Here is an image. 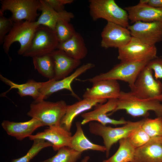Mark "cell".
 <instances>
[{
  "label": "cell",
  "instance_id": "cell-28",
  "mask_svg": "<svg viewBox=\"0 0 162 162\" xmlns=\"http://www.w3.org/2000/svg\"><path fill=\"white\" fill-rule=\"evenodd\" d=\"M57 151L53 156L40 162H76L82 154L68 146L62 147Z\"/></svg>",
  "mask_w": 162,
  "mask_h": 162
},
{
  "label": "cell",
  "instance_id": "cell-12",
  "mask_svg": "<svg viewBox=\"0 0 162 162\" xmlns=\"http://www.w3.org/2000/svg\"><path fill=\"white\" fill-rule=\"evenodd\" d=\"M132 37L151 46L162 41V22L137 21L127 27Z\"/></svg>",
  "mask_w": 162,
  "mask_h": 162
},
{
  "label": "cell",
  "instance_id": "cell-15",
  "mask_svg": "<svg viewBox=\"0 0 162 162\" xmlns=\"http://www.w3.org/2000/svg\"><path fill=\"white\" fill-rule=\"evenodd\" d=\"M72 136L70 131L60 125L50 126L42 131L31 135L28 138L32 140L42 139L47 141L52 144L53 150L56 151L64 147H70Z\"/></svg>",
  "mask_w": 162,
  "mask_h": 162
},
{
  "label": "cell",
  "instance_id": "cell-14",
  "mask_svg": "<svg viewBox=\"0 0 162 162\" xmlns=\"http://www.w3.org/2000/svg\"><path fill=\"white\" fill-rule=\"evenodd\" d=\"M117 99H108L105 103L97 105L92 111L82 113L81 116L82 118L81 122L82 125L94 121L104 125L107 124L117 125L126 124L128 121L123 118L116 120L111 118L108 116V113L110 112V114H112L116 108Z\"/></svg>",
  "mask_w": 162,
  "mask_h": 162
},
{
  "label": "cell",
  "instance_id": "cell-20",
  "mask_svg": "<svg viewBox=\"0 0 162 162\" xmlns=\"http://www.w3.org/2000/svg\"><path fill=\"white\" fill-rule=\"evenodd\" d=\"M134 162H162V136L152 138L136 148Z\"/></svg>",
  "mask_w": 162,
  "mask_h": 162
},
{
  "label": "cell",
  "instance_id": "cell-17",
  "mask_svg": "<svg viewBox=\"0 0 162 162\" xmlns=\"http://www.w3.org/2000/svg\"><path fill=\"white\" fill-rule=\"evenodd\" d=\"M39 10L41 13L36 20L39 26H45L55 32V27L58 22L62 20L70 22L74 17V14L65 10L58 11L52 8L45 0H40Z\"/></svg>",
  "mask_w": 162,
  "mask_h": 162
},
{
  "label": "cell",
  "instance_id": "cell-13",
  "mask_svg": "<svg viewBox=\"0 0 162 162\" xmlns=\"http://www.w3.org/2000/svg\"><path fill=\"white\" fill-rule=\"evenodd\" d=\"M101 46L104 48L122 47L130 40L132 37L127 28L107 22L101 34Z\"/></svg>",
  "mask_w": 162,
  "mask_h": 162
},
{
  "label": "cell",
  "instance_id": "cell-25",
  "mask_svg": "<svg viewBox=\"0 0 162 162\" xmlns=\"http://www.w3.org/2000/svg\"><path fill=\"white\" fill-rule=\"evenodd\" d=\"M82 125L81 122L76 123V130L72 136L70 147L82 153L87 150L106 152V148L104 146L94 143L87 138L84 134Z\"/></svg>",
  "mask_w": 162,
  "mask_h": 162
},
{
  "label": "cell",
  "instance_id": "cell-23",
  "mask_svg": "<svg viewBox=\"0 0 162 162\" xmlns=\"http://www.w3.org/2000/svg\"><path fill=\"white\" fill-rule=\"evenodd\" d=\"M57 49L74 59L80 61L86 57L88 52L83 37L77 32L68 40L59 43Z\"/></svg>",
  "mask_w": 162,
  "mask_h": 162
},
{
  "label": "cell",
  "instance_id": "cell-11",
  "mask_svg": "<svg viewBox=\"0 0 162 162\" xmlns=\"http://www.w3.org/2000/svg\"><path fill=\"white\" fill-rule=\"evenodd\" d=\"M94 67V64L88 63L79 67L73 73L63 79L58 80L52 79L44 82L40 90L39 97L38 100L35 101L44 100L52 94L63 89L69 91L72 95L79 99V97L72 89L71 84L76 78Z\"/></svg>",
  "mask_w": 162,
  "mask_h": 162
},
{
  "label": "cell",
  "instance_id": "cell-3",
  "mask_svg": "<svg viewBox=\"0 0 162 162\" xmlns=\"http://www.w3.org/2000/svg\"><path fill=\"white\" fill-rule=\"evenodd\" d=\"M88 2L89 13L93 20L102 19L127 28L129 25L127 11L114 0H89Z\"/></svg>",
  "mask_w": 162,
  "mask_h": 162
},
{
  "label": "cell",
  "instance_id": "cell-30",
  "mask_svg": "<svg viewBox=\"0 0 162 162\" xmlns=\"http://www.w3.org/2000/svg\"><path fill=\"white\" fill-rule=\"evenodd\" d=\"M141 127L151 138L162 136V117L144 118Z\"/></svg>",
  "mask_w": 162,
  "mask_h": 162
},
{
  "label": "cell",
  "instance_id": "cell-31",
  "mask_svg": "<svg viewBox=\"0 0 162 162\" xmlns=\"http://www.w3.org/2000/svg\"><path fill=\"white\" fill-rule=\"evenodd\" d=\"M55 31L59 43L68 40L76 32L73 26L69 22L64 20H60L57 22Z\"/></svg>",
  "mask_w": 162,
  "mask_h": 162
},
{
  "label": "cell",
  "instance_id": "cell-8",
  "mask_svg": "<svg viewBox=\"0 0 162 162\" xmlns=\"http://www.w3.org/2000/svg\"><path fill=\"white\" fill-rule=\"evenodd\" d=\"M59 42L55 31L40 26L28 49L22 56L33 57L50 54L57 49Z\"/></svg>",
  "mask_w": 162,
  "mask_h": 162
},
{
  "label": "cell",
  "instance_id": "cell-18",
  "mask_svg": "<svg viewBox=\"0 0 162 162\" xmlns=\"http://www.w3.org/2000/svg\"><path fill=\"white\" fill-rule=\"evenodd\" d=\"M1 126L8 135L19 140L29 137L37 129L44 126L40 121L34 118L24 122L4 120Z\"/></svg>",
  "mask_w": 162,
  "mask_h": 162
},
{
  "label": "cell",
  "instance_id": "cell-27",
  "mask_svg": "<svg viewBox=\"0 0 162 162\" xmlns=\"http://www.w3.org/2000/svg\"><path fill=\"white\" fill-rule=\"evenodd\" d=\"M34 69L43 76L52 79L54 75V66L50 53L32 58Z\"/></svg>",
  "mask_w": 162,
  "mask_h": 162
},
{
  "label": "cell",
  "instance_id": "cell-9",
  "mask_svg": "<svg viewBox=\"0 0 162 162\" xmlns=\"http://www.w3.org/2000/svg\"><path fill=\"white\" fill-rule=\"evenodd\" d=\"M130 89V92L138 98L158 100L162 94V83L154 78L152 70L146 65Z\"/></svg>",
  "mask_w": 162,
  "mask_h": 162
},
{
  "label": "cell",
  "instance_id": "cell-32",
  "mask_svg": "<svg viewBox=\"0 0 162 162\" xmlns=\"http://www.w3.org/2000/svg\"><path fill=\"white\" fill-rule=\"evenodd\" d=\"M141 126L133 130L128 137L131 144L136 148L143 146L151 138Z\"/></svg>",
  "mask_w": 162,
  "mask_h": 162
},
{
  "label": "cell",
  "instance_id": "cell-26",
  "mask_svg": "<svg viewBox=\"0 0 162 162\" xmlns=\"http://www.w3.org/2000/svg\"><path fill=\"white\" fill-rule=\"evenodd\" d=\"M118 142L119 147L116 152L102 162H134L136 148L128 138L122 139Z\"/></svg>",
  "mask_w": 162,
  "mask_h": 162
},
{
  "label": "cell",
  "instance_id": "cell-7",
  "mask_svg": "<svg viewBox=\"0 0 162 162\" xmlns=\"http://www.w3.org/2000/svg\"><path fill=\"white\" fill-rule=\"evenodd\" d=\"M0 14L4 15L7 10L12 13L11 18L14 22L23 20L36 21L40 8L38 0H0Z\"/></svg>",
  "mask_w": 162,
  "mask_h": 162
},
{
  "label": "cell",
  "instance_id": "cell-19",
  "mask_svg": "<svg viewBox=\"0 0 162 162\" xmlns=\"http://www.w3.org/2000/svg\"><path fill=\"white\" fill-rule=\"evenodd\" d=\"M54 66V75L53 79L58 80L68 76L81 63L80 60L74 59L62 51L57 49L51 53Z\"/></svg>",
  "mask_w": 162,
  "mask_h": 162
},
{
  "label": "cell",
  "instance_id": "cell-29",
  "mask_svg": "<svg viewBox=\"0 0 162 162\" xmlns=\"http://www.w3.org/2000/svg\"><path fill=\"white\" fill-rule=\"evenodd\" d=\"M33 141L32 146L25 155L20 158L13 159L11 162H30L42 149L52 146L50 143L43 140L36 139Z\"/></svg>",
  "mask_w": 162,
  "mask_h": 162
},
{
  "label": "cell",
  "instance_id": "cell-2",
  "mask_svg": "<svg viewBox=\"0 0 162 162\" xmlns=\"http://www.w3.org/2000/svg\"><path fill=\"white\" fill-rule=\"evenodd\" d=\"M67 105L63 100L56 102L34 101L30 105L27 115L40 121L43 126L60 125Z\"/></svg>",
  "mask_w": 162,
  "mask_h": 162
},
{
  "label": "cell",
  "instance_id": "cell-22",
  "mask_svg": "<svg viewBox=\"0 0 162 162\" xmlns=\"http://www.w3.org/2000/svg\"><path fill=\"white\" fill-rule=\"evenodd\" d=\"M107 100L83 98L72 104L67 105L65 113L61 122V125L70 131L73 121L76 116L99 104L106 102Z\"/></svg>",
  "mask_w": 162,
  "mask_h": 162
},
{
  "label": "cell",
  "instance_id": "cell-5",
  "mask_svg": "<svg viewBox=\"0 0 162 162\" xmlns=\"http://www.w3.org/2000/svg\"><path fill=\"white\" fill-rule=\"evenodd\" d=\"M149 61L121 62L108 71L87 80L92 83L105 80H120L127 82L131 89L141 71Z\"/></svg>",
  "mask_w": 162,
  "mask_h": 162
},
{
  "label": "cell",
  "instance_id": "cell-37",
  "mask_svg": "<svg viewBox=\"0 0 162 162\" xmlns=\"http://www.w3.org/2000/svg\"><path fill=\"white\" fill-rule=\"evenodd\" d=\"M89 158L90 157L88 156H85L82 160L81 162H88Z\"/></svg>",
  "mask_w": 162,
  "mask_h": 162
},
{
  "label": "cell",
  "instance_id": "cell-4",
  "mask_svg": "<svg viewBox=\"0 0 162 162\" xmlns=\"http://www.w3.org/2000/svg\"><path fill=\"white\" fill-rule=\"evenodd\" d=\"M144 119L133 122L128 121L122 127L113 128L103 125L98 122H92L88 125L90 132L94 135L101 137L106 148V156H109L112 146L121 139L128 138L136 128L141 126Z\"/></svg>",
  "mask_w": 162,
  "mask_h": 162
},
{
  "label": "cell",
  "instance_id": "cell-1",
  "mask_svg": "<svg viewBox=\"0 0 162 162\" xmlns=\"http://www.w3.org/2000/svg\"><path fill=\"white\" fill-rule=\"evenodd\" d=\"M157 99H145L135 96L130 92L121 91L113 112L125 110L133 117H146L149 111H154L157 117H162V104Z\"/></svg>",
  "mask_w": 162,
  "mask_h": 162
},
{
  "label": "cell",
  "instance_id": "cell-33",
  "mask_svg": "<svg viewBox=\"0 0 162 162\" xmlns=\"http://www.w3.org/2000/svg\"><path fill=\"white\" fill-rule=\"evenodd\" d=\"M14 22L10 18H7L0 14V44H3L6 35L12 28Z\"/></svg>",
  "mask_w": 162,
  "mask_h": 162
},
{
  "label": "cell",
  "instance_id": "cell-36",
  "mask_svg": "<svg viewBox=\"0 0 162 162\" xmlns=\"http://www.w3.org/2000/svg\"><path fill=\"white\" fill-rule=\"evenodd\" d=\"M147 4L154 8H162V0H148Z\"/></svg>",
  "mask_w": 162,
  "mask_h": 162
},
{
  "label": "cell",
  "instance_id": "cell-6",
  "mask_svg": "<svg viewBox=\"0 0 162 162\" xmlns=\"http://www.w3.org/2000/svg\"><path fill=\"white\" fill-rule=\"evenodd\" d=\"M40 26L36 21H26L14 22L13 26L4 40L3 48L8 56L10 48L15 42H18L20 46L18 51L20 55H22L29 46L34 34Z\"/></svg>",
  "mask_w": 162,
  "mask_h": 162
},
{
  "label": "cell",
  "instance_id": "cell-24",
  "mask_svg": "<svg viewBox=\"0 0 162 162\" xmlns=\"http://www.w3.org/2000/svg\"><path fill=\"white\" fill-rule=\"evenodd\" d=\"M0 78L3 82L10 86L9 89L3 93L2 96H4L12 89H16L17 93L21 97L30 96L36 101L38 99L40 92L44 82H38L33 79L28 80L26 83L19 84L15 83L7 78L0 75Z\"/></svg>",
  "mask_w": 162,
  "mask_h": 162
},
{
  "label": "cell",
  "instance_id": "cell-21",
  "mask_svg": "<svg viewBox=\"0 0 162 162\" xmlns=\"http://www.w3.org/2000/svg\"><path fill=\"white\" fill-rule=\"evenodd\" d=\"M125 9L128 13L129 20L132 22L137 21L162 22V8L138 3L127 7Z\"/></svg>",
  "mask_w": 162,
  "mask_h": 162
},
{
  "label": "cell",
  "instance_id": "cell-10",
  "mask_svg": "<svg viewBox=\"0 0 162 162\" xmlns=\"http://www.w3.org/2000/svg\"><path fill=\"white\" fill-rule=\"evenodd\" d=\"M118 49V58L121 62L150 61L157 58L155 45L146 44L133 37L127 44Z\"/></svg>",
  "mask_w": 162,
  "mask_h": 162
},
{
  "label": "cell",
  "instance_id": "cell-34",
  "mask_svg": "<svg viewBox=\"0 0 162 162\" xmlns=\"http://www.w3.org/2000/svg\"><path fill=\"white\" fill-rule=\"evenodd\" d=\"M146 66L154 71V76L156 80L162 79V58H156L150 61ZM158 100L162 101V94L158 98Z\"/></svg>",
  "mask_w": 162,
  "mask_h": 162
},
{
  "label": "cell",
  "instance_id": "cell-35",
  "mask_svg": "<svg viewBox=\"0 0 162 162\" xmlns=\"http://www.w3.org/2000/svg\"><path fill=\"white\" fill-rule=\"evenodd\" d=\"M54 9L58 11H62L64 10V6L67 4L73 3V0H45Z\"/></svg>",
  "mask_w": 162,
  "mask_h": 162
},
{
  "label": "cell",
  "instance_id": "cell-16",
  "mask_svg": "<svg viewBox=\"0 0 162 162\" xmlns=\"http://www.w3.org/2000/svg\"><path fill=\"white\" fill-rule=\"evenodd\" d=\"M92 83V86L87 88L83 94V98L106 100L118 98L121 92L117 80H105Z\"/></svg>",
  "mask_w": 162,
  "mask_h": 162
}]
</instances>
